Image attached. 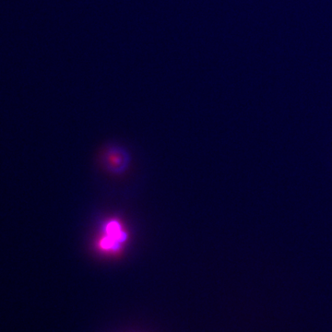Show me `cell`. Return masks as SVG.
<instances>
[{
  "instance_id": "obj_1",
  "label": "cell",
  "mask_w": 332,
  "mask_h": 332,
  "mask_svg": "<svg viewBox=\"0 0 332 332\" xmlns=\"http://www.w3.org/2000/svg\"><path fill=\"white\" fill-rule=\"evenodd\" d=\"M125 239V233L122 231L119 223L112 221L106 227V236L102 239L101 246L104 250H116Z\"/></svg>"
}]
</instances>
